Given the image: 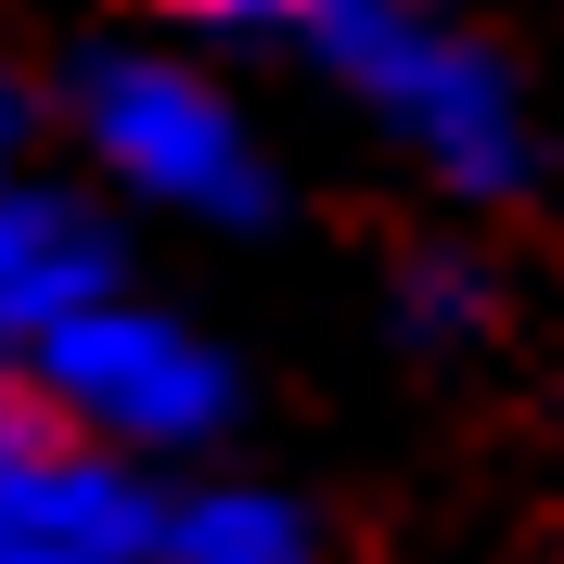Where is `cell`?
Returning <instances> with one entry per match:
<instances>
[{"label":"cell","instance_id":"6da1fadb","mask_svg":"<svg viewBox=\"0 0 564 564\" xmlns=\"http://www.w3.org/2000/svg\"><path fill=\"white\" fill-rule=\"evenodd\" d=\"M308 65L347 90L372 129L411 141V167L462 206H513L539 180V129H527V90L488 39L436 13V0H308Z\"/></svg>","mask_w":564,"mask_h":564},{"label":"cell","instance_id":"ba28073f","mask_svg":"<svg viewBox=\"0 0 564 564\" xmlns=\"http://www.w3.org/2000/svg\"><path fill=\"white\" fill-rule=\"evenodd\" d=\"M141 13H167L193 39H295L308 26V0H141Z\"/></svg>","mask_w":564,"mask_h":564},{"label":"cell","instance_id":"9c48e42d","mask_svg":"<svg viewBox=\"0 0 564 564\" xmlns=\"http://www.w3.org/2000/svg\"><path fill=\"white\" fill-rule=\"evenodd\" d=\"M13 167H26V154H0V180H13Z\"/></svg>","mask_w":564,"mask_h":564},{"label":"cell","instance_id":"52a82bcc","mask_svg":"<svg viewBox=\"0 0 564 564\" xmlns=\"http://www.w3.org/2000/svg\"><path fill=\"white\" fill-rule=\"evenodd\" d=\"M488 308H500V282L475 270L462 245H411V257H398V282H386V321H398V347H423V359L475 347V334H488Z\"/></svg>","mask_w":564,"mask_h":564},{"label":"cell","instance_id":"8992f818","mask_svg":"<svg viewBox=\"0 0 564 564\" xmlns=\"http://www.w3.org/2000/svg\"><path fill=\"white\" fill-rule=\"evenodd\" d=\"M167 564H334L308 527V500L245 488V475H206V488H167Z\"/></svg>","mask_w":564,"mask_h":564},{"label":"cell","instance_id":"3957f363","mask_svg":"<svg viewBox=\"0 0 564 564\" xmlns=\"http://www.w3.org/2000/svg\"><path fill=\"white\" fill-rule=\"evenodd\" d=\"M26 398L39 411H65L77 436H104V449L154 462H206L231 423H245V372L218 347L206 321L154 308V295H104V308H77L65 334H39L26 347Z\"/></svg>","mask_w":564,"mask_h":564},{"label":"cell","instance_id":"5b68a950","mask_svg":"<svg viewBox=\"0 0 564 564\" xmlns=\"http://www.w3.org/2000/svg\"><path fill=\"white\" fill-rule=\"evenodd\" d=\"M129 295V231H116L77 180H0V372H26L39 334H65L77 308Z\"/></svg>","mask_w":564,"mask_h":564},{"label":"cell","instance_id":"30bf717a","mask_svg":"<svg viewBox=\"0 0 564 564\" xmlns=\"http://www.w3.org/2000/svg\"><path fill=\"white\" fill-rule=\"evenodd\" d=\"M436 13H475V0H436Z\"/></svg>","mask_w":564,"mask_h":564},{"label":"cell","instance_id":"7c38bea8","mask_svg":"<svg viewBox=\"0 0 564 564\" xmlns=\"http://www.w3.org/2000/svg\"><path fill=\"white\" fill-rule=\"evenodd\" d=\"M129 564H167V552H129Z\"/></svg>","mask_w":564,"mask_h":564},{"label":"cell","instance_id":"277c9868","mask_svg":"<svg viewBox=\"0 0 564 564\" xmlns=\"http://www.w3.org/2000/svg\"><path fill=\"white\" fill-rule=\"evenodd\" d=\"M154 539H167V475L154 462L77 436L26 386L0 398V564H129Z\"/></svg>","mask_w":564,"mask_h":564},{"label":"cell","instance_id":"8fae6325","mask_svg":"<svg viewBox=\"0 0 564 564\" xmlns=\"http://www.w3.org/2000/svg\"><path fill=\"white\" fill-rule=\"evenodd\" d=\"M13 386H26V372H0V398H13Z\"/></svg>","mask_w":564,"mask_h":564},{"label":"cell","instance_id":"7a4b0ae2","mask_svg":"<svg viewBox=\"0 0 564 564\" xmlns=\"http://www.w3.org/2000/svg\"><path fill=\"white\" fill-rule=\"evenodd\" d=\"M65 129L77 154L154 218H193V231H270L282 218V180L257 154V129L231 116L206 65L180 52H141V39H90L65 65Z\"/></svg>","mask_w":564,"mask_h":564}]
</instances>
